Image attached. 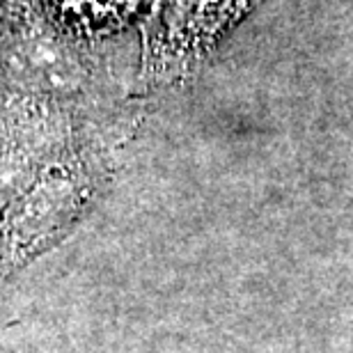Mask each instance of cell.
Here are the masks:
<instances>
[{
	"label": "cell",
	"mask_w": 353,
	"mask_h": 353,
	"mask_svg": "<svg viewBox=\"0 0 353 353\" xmlns=\"http://www.w3.org/2000/svg\"><path fill=\"white\" fill-rule=\"evenodd\" d=\"M53 14L58 12L62 21H69L79 30L117 26L129 17L136 0H48Z\"/></svg>",
	"instance_id": "6da1fadb"
}]
</instances>
